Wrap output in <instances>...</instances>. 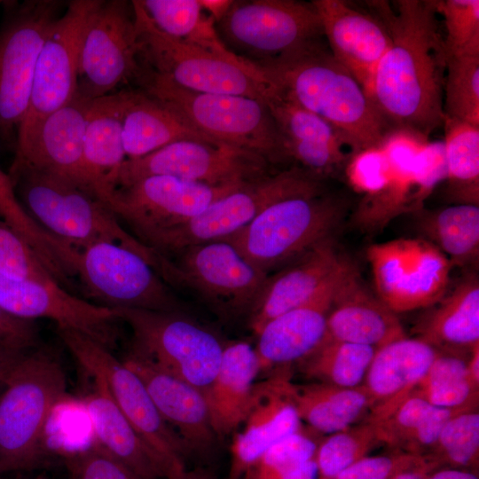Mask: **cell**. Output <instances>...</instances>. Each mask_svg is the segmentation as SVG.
<instances>
[{
	"mask_svg": "<svg viewBox=\"0 0 479 479\" xmlns=\"http://www.w3.org/2000/svg\"><path fill=\"white\" fill-rule=\"evenodd\" d=\"M365 3L391 39L368 97L390 130H407L428 138L444 120L447 57L436 0Z\"/></svg>",
	"mask_w": 479,
	"mask_h": 479,
	"instance_id": "cell-1",
	"label": "cell"
},
{
	"mask_svg": "<svg viewBox=\"0 0 479 479\" xmlns=\"http://www.w3.org/2000/svg\"><path fill=\"white\" fill-rule=\"evenodd\" d=\"M262 73L281 93L333 126L351 153L379 145L390 130L361 84L324 42Z\"/></svg>",
	"mask_w": 479,
	"mask_h": 479,
	"instance_id": "cell-2",
	"label": "cell"
},
{
	"mask_svg": "<svg viewBox=\"0 0 479 479\" xmlns=\"http://www.w3.org/2000/svg\"><path fill=\"white\" fill-rule=\"evenodd\" d=\"M323 178L266 207L247 225L223 240L268 275L334 237L344 203Z\"/></svg>",
	"mask_w": 479,
	"mask_h": 479,
	"instance_id": "cell-3",
	"label": "cell"
},
{
	"mask_svg": "<svg viewBox=\"0 0 479 479\" xmlns=\"http://www.w3.org/2000/svg\"><path fill=\"white\" fill-rule=\"evenodd\" d=\"M139 65L133 82L140 90L169 105L200 133L217 143L255 153L269 163L287 160L279 130L265 102L186 90Z\"/></svg>",
	"mask_w": 479,
	"mask_h": 479,
	"instance_id": "cell-4",
	"label": "cell"
},
{
	"mask_svg": "<svg viewBox=\"0 0 479 479\" xmlns=\"http://www.w3.org/2000/svg\"><path fill=\"white\" fill-rule=\"evenodd\" d=\"M0 395V470L39 467L46 459L44 431L63 398L67 377L60 362L44 350L27 351Z\"/></svg>",
	"mask_w": 479,
	"mask_h": 479,
	"instance_id": "cell-5",
	"label": "cell"
},
{
	"mask_svg": "<svg viewBox=\"0 0 479 479\" xmlns=\"http://www.w3.org/2000/svg\"><path fill=\"white\" fill-rule=\"evenodd\" d=\"M7 174L29 216L65 244L79 249L98 241L116 242L147 256L148 247L122 227L107 204L72 180L28 168Z\"/></svg>",
	"mask_w": 479,
	"mask_h": 479,
	"instance_id": "cell-6",
	"label": "cell"
},
{
	"mask_svg": "<svg viewBox=\"0 0 479 479\" xmlns=\"http://www.w3.org/2000/svg\"><path fill=\"white\" fill-rule=\"evenodd\" d=\"M216 26L227 50L260 72L325 39L311 2L233 1Z\"/></svg>",
	"mask_w": 479,
	"mask_h": 479,
	"instance_id": "cell-7",
	"label": "cell"
},
{
	"mask_svg": "<svg viewBox=\"0 0 479 479\" xmlns=\"http://www.w3.org/2000/svg\"><path fill=\"white\" fill-rule=\"evenodd\" d=\"M139 63L186 90L246 96L266 103L274 90L265 75L240 59L225 58L159 31L131 1Z\"/></svg>",
	"mask_w": 479,
	"mask_h": 479,
	"instance_id": "cell-8",
	"label": "cell"
},
{
	"mask_svg": "<svg viewBox=\"0 0 479 479\" xmlns=\"http://www.w3.org/2000/svg\"><path fill=\"white\" fill-rule=\"evenodd\" d=\"M153 252L152 266L169 287L193 294L224 318L248 316L269 277L225 240L188 247L170 256Z\"/></svg>",
	"mask_w": 479,
	"mask_h": 479,
	"instance_id": "cell-9",
	"label": "cell"
},
{
	"mask_svg": "<svg viewBox=\"0 0 479 479\" xmlns=\"http://www.w3.org/2000/svg\"><path fill=\"white\" fill-rule=\"evenodd\" d=\"M114 310L132 331L130 353L205 396L217 373L225 343L185 312Z\"/></svg>",
	"mask_w": 479,
	"mask_h": 479,
	"instance_id": "cell-10",
	"label": "cell"
},
{
	"mask_svg": "<svg viewBox=\"0 0 479 479\" xmlns=\"http://www.w3.org/2000/svg\"><path fill=\"white\" fill-rule=\"evenodd\" d=\"M392 166L386 186L368 198H360L353 214L354 224L364 232L376 233L393 219L415 214L446 178L443 141L407 130L389 131L379 145Z\"/></svg>",
	"mask_w": 479,
	"mask_h": 479,
	"instance_id": "cell-11",
	"label": "cell"
},
{
	"mask_svg": "<svg viewBox=\"0 0 479 479\" xmlns=\"http://www.w3.org/2000/svg\"><path fill=\"white\" fill-rule=\"evenodd\" d=\"M0 24V140L15 147L27 113L36 61L51 28L62 15L64 2H3Z\"/></svg>",
	"mask_w": 479,
	"mask_h": 479,
	"instance_id": "cell-12",
	"label": "cell"
},
{
	"mask_svg": "<svg viewBox=\"0 0 479 479\" xmlns=\"http://www.w3.org/2000/svg\"><path fill=\"white\" fill-rule=\"evenodd\" d=\"M71 267L96 304L185 312L182 302L151 263L122 244L98 241L76 249Z\"/></svg>",
	"mask_w": 479,
	"mask_h": 479,
	"instance_id": "cell-13",
	"label": "cell"
},
{
	"mask_svg": "<svg viewBox=\"0 0 479 479\" xmlns=\"http://www.w3.org/2000/svg\"><path fill=\"white\" fill-rule=\"evenodd\" d=\"M59 335L72 356L92 378L104 382L111 397L142 440L173 469H187V452L178 436L165 422L142 380L108 348L68 328Z\"/></svg>",
	"mask_w": 479,
	"mask_h": 479,
	"instance_id": "cell-14",
	"label": "cell"
},
{
	"mask_svg": "<svg viewBox=\"0 0 479 479\" xmlns=\"http://www.w3.org/2000/svg\"><path fill=\"white\" fill-rule=\"evenodd\" d=\"M319 178L301 167L268 174L220 197L204 210L152 239L146 247L163 256L223 240L247 225L266 207Z\"/></svg>",
	"mask_w": 479,
	"mask_h": 479,
	"instance_id": "cell-15",
	"label": "cell"
},
{
	"mask_svg": "<svg viewBox=\"0 0 479 479\" xmlns=\"http://www.w3.org/2000/svg\"><path fill=\"white\" fill-rule=\"evenodd\" d=\"M366 257L375 294L396 314L431 307L446 294L452 265L422 237L372 244Z\"/></svg>",
	"mask_w": 479,
	"mask_h": 479,
	"instance_id": "cell-16",
	"label": "cell"
},
{
	"mask_svg": "<svg viewBox=\"0 0 479 479\" xmlns=\"http://www.w3.org/2000/svg\"><path fill=\"white\" fill-rule=\"evenodd\" d=\"M242 185L213 186L170 176H150L116 187L105 202L133 237L145 245Z\"/></svg>",
	"mask_w": 479,
	"mask_h": 479,
	"instance_id": "cell-17",
	"label": "cell"
},
{
	"mask_svg": "<svg viewBox=\"0 0 479 479\" xmlns=\"http://www.w3.org/2000/svg\"><path fill=\"white\" fill-rule=\"evenodd\" d=\"M268 166L264 158L240 148L180 140L143 157L126 159L115 175L114 189L150 176L213 186L245 185L268 175Z\"/></svg>",
	"mask_w": 479,
	"mask_h": 479,
	"instance_id": "cell-18",
	"label": "cell"
},
{
	"mask_svg": "<svg viewBox=\"0 0 479 479\" xmlns=\"http://www.w3.org/2000/svg\"><path fill=\"white\" fill-rule=\"evenodd\" d=\"M139 70L135 13L131 2L101 0L83 34L76 94L89 99L108 95Z\"/></svg>",
	"mask_w": 479,
	"mask_h": 479,
	"instance_id": "cell-19",
	"label": "cell"
},
{
	"mask_svg": "<svg viewBox=\"0 0 479 479\" xmlns=\"http://www.w3.org/2000/svg\"><path fill=\"white\" fill-rule=\"evenodd\" d=\"M100 1L68 2L51 28L38 55L28 107L18 129L16 142L75 96L83 34Z\"/></svg>",
	"mask_w": 479,
	"mask_h": 479,
	"instance_id": "cell-20",
	"label": "cell"
},
{
	"mask_svg": "<svg viewBox=\"0 0 479 479\" xmlns=\"http://www.w3.org/2000/svg\"><path fill=\"white\" fill-rule=\"evenodd\" d=\"M0 308L27 320L48 318L59 328L82 333L111 349L119 320L114 309L68 293L55 281L17 279L0 273Z\"/></svg>",
	"mask_w": 479,
	"mask_h": 479,
	"instance_id": "cell-21",
	"label": "cell"
},
{
	"mask_svg": "<svg viewBox=\"0 0 479 479\" xmlns=\"http://www.w3.org/2000/svg\"><path fill=\"white\" fill-rule=\"evenodd\" d=\"M122 361L142 380L162 419L181 439L188 460L209 467L218 437L204 394L130 352Z\"/></svg>",
	"mask_w": 479,
	"mask_h": 479,
	"instance_id": "cell-22",
	"label": "cell"
},
{
	"mask_svg": "<svg viewBox=\"0 0 479 479\" xmlns=\"http://www.w3.org/2000/svg\"><path fill=\"white\" fill-rule=\"evenodd\" d=\"M92 100L75 94L67 104L43 119L27 136L16 142L9 169L45 171L84 188L83 143Z\"/></svg>",
	"mask_w": 479,
	"mask_h": 479,
	"instance_id": "cell-23",
	"label": "cell"
},
{
	"mask_svg": "<svg viewBox=\"0 0 479 479\" xmlns=\"http://www.w3.org/2000/svg\"><path fill=\"white\" fill-rule=\"evenodd\" d=\"M290 381L289 371L281 370L255 383L240 429L231 444L228 479H240L267 449L302 428L289 396Z\"/></svg>",
	"mask_w": 479,
	"mask_h": 479,
	"instance_id": "cell-24",
	"label": "cell"
},
{
	"mask_svg": "<svg viewBox=\"0 0 479 479\" xmlns=\"http://www.w3.org/2000/svg\"><path fill=\"white\" fill-rule=\"evenodd\" d=\"M324 38L333 57L361 84L366 94L391 39L373 13L344 0H313Z\"/></svg>",
	"mask_w": 479,
	"mask_h": 479,
	"instance_id": "cell-25",
	"label": "cell"
},
{
	"mask_svg": "<svg viewBox=\"0 0 479 479\" xmlns=\"http://www.w3.org/2000/svg\"><path fill=\"white\" fill-rule=\"evenodd\" d=\"M406 336L396 313L369 288L347 260L326 318V338L378 349Z\"/></svg>",
	"mask_w": 479,
	"mask_h": 479,
	"instance_id": "cell-26",
	"label": "cell"
},
{
	"mask_svg": "<svg viewBox=\"0 0 479 479\" xmlns=\"http://www.w3.org/2000/svg\"><path fill=\"white\" fill-rule=\"evenodd\" d=\"M347 259L332 237L269 275L248 315L253 334L256 335L275 317L310 301L339 275Z\"/></svg>",
	"mask_w": 479,
	"mask_h": 479,
	"instance_id": "cell-27",
	"label": "cell"
},
{
	"mask_svg": "<svg viewBox=\"0 0 479 479\" xmlns=\"http://www.w3.org/2000/svg\"><path fill=\"white\" fill-rule=\"evenodd\" d=\"M341 272L310 301L275 317L262 327L255 347L260 373L288 370L324 342L326 318Z\"/></svg>",
	"mask_w": 479,
	"mask_h": 479,
	"instance_id": "cell-28",
	"label": "cell"
},
{
	"mask_svg": "<svg viewBox=\"0 0 479 479\" xmlns=\"http://www.w3.org/2000/svg\"><path fill=\"white\" fill-rule=\"evenodd\" d=\"M439 349L422 339L407 336L378 348L363 385L373 400L367 420H378L400 404L419 385Z\"/></svg>",
	"mask_w": 479,
	"mask_h": 479,
	"instance_id": "cell-29",
	"label": "cell"
},
{
	"mask_svg": "<svg viewBox=\"0 0 479 479\" xmlns=\"http://www.w3.org/2000/svg\"><path fill=\"white\" fill-rule=\"evenodd\" d=\"M83 403L98 444L145 479H177L179 474L139 436L111 397L106 385L93 379Z\"/></svg>",
	"mask_w": 479,
	"mask_h": 479,
	"instance_id": "cell-30",
	"label": "cell"
},
{
	"mask_svg": "<svg viewBox=\"0 0 479 479\" xmlns=\"http://www.w3.org/2000/svg\"><path fill=\"white\" fill-rule=\"evenodd\" d=\"M128 90L92 100L83 143L84 188L105 202L114 188V177L126 160L122 117Z\"/></svg>",
	"mask_w": 479,
	"mask_h": 479,
	"instance_id": "cell-31",
	"label": "cell"
},
{
	"mask_svg": "<svg viewBox=\"0 0 479 479\" xmlns=\"http://www.w3.org/2000/svg\"><path fill=\"white\" fill-rule=\"evenodd\" d=\"M259 373L255 347L242 341L224 344L217 373L205 394L218 439L239 428Z\"/></svg>",
	"mask_w": 479,
	"mask_h": 479,
	"instance_id": "cell-32",
	"label": "cell"
},
{
	"mask_svg": "<svg viewBox=\"0 0 479 479\" xmlns=\"http://www.w3.org/2000/svg\"><path fill=\"white\" fill-rule=\"evenodd\" d=\"M122 135L126 159L143 157L180 140L224 145L192 128L169 105L142 90H128Z\"/></svg>",
	"mask_w": 479,
	"mask_h": 479,
	"instance_id": "cell-33",
	"label": "cell"
},
{
	"mask_svg": "<svg viewBox=\"0 0 479 479\" xmlns=\"http://www.w3.org/2000/svg\"><path fill=\"white\" fill-rule=\"evenodd\" d=\"M417 326L419 338L440 350L470 351L479 344V280L465 276Z\"/></svg>",
	"mask_w": 479,
	"mask_h": 479,
	"instance_id": "cell-34",
	"label": "cell"
},
{
	"mask_svg": "<svg viewBox=\"0 0 479 479\" xmlns=\"http://www.w3.org/2000/svg\"><path fill=\"white\" fill-rule=\"evenodd\" d=\"M299 417L310 428L331 435L347 428L369 412L373 400L364 385L339 387L323 382L288 385Z\"/></svg>",
	"mask_w": 479,
	"mask_h": 479,
	"instance_id": "cell-35",
	"label": "cell"
},
{
	"mask_svg": "<svg viewBox=\"0 0 479 479\" xmlns=\"http://www.w3.org/2000/svg\"><path fill=\"white\" fill-rule=\"evenodd\" d=\"M464 409L436 407L412 392L389 413L368 421L373 424L381 444L425 457L446 421Z\"/></svg>",
	"mask_w": 479,
	"mask_h": 479,
	"instance_id": "cell-36",
	"label": "cell"
},
{
	"mask_svg": "<svg viewBox=\"0 0 479 479\" xmlns=\"http://www.w3.org/2000/svg\"><path fill=\"white\" fill-rule=\"evenodd\" d=\"M414 215L421 237L436 246L452 267L477 261L479 205L455 204L436 210L422 208Z\"/></svg>",
	"mask_w": 479,
	"mask_h": 479,
	"instance_id": "cell-37",
	"label": "cell"
},
{
	"mask_svg": "<svg viewBox=\"0 0 479 479\" xmlns=\"http://www.w3.org/2000/svg\"><path fill=\"white\" fill-rule=\"evenodd\" d=\"M447 195L456 204L479 205V127L444 117Z\"/></svg>",
	"mask_w": 479,
	"mask_h": 479,
	"instance_id": "cell-38",
	"label": "cell"
},
{
	"mask_svg": "<svg viewBox=\"0 0 479 479\" xmlns=\"http://www.w3.org/2000/svg\"><path fill=\"white\" fill-rule=\"evenodd\" d=\"M461 352L440 350L412 393L445 409L477 407L479 387L468 373Z\"/></svg>",
	"mask_w": 479,
	"mask_h": 479,
	"instance_id": "cell-39",
	"label": "cell"
},
{
	"mask_svg": "<svg viewBox=\"0 0 479 479\" xmlns=\"http://www.w3.org/2000/svg\"><path fill=\"white\" fill-rule=\"evenodd\" d=\"M0 217L22 236L60 285L67 284L66 262L71 247L46 232L29 216L18 200L9 175L1 168Z\"/></svg>",
	"mask_w": 479,
	"mask_h": 479,
	"instance_id": "cell-40",
	"label": "cell"
},
{
	"mask_svg": "<svg viewBox=\"0 0 479 479\" xmlns=\"http://www.w3.org/2000/svg\"><path fill=\"white\" fill-rule=\"evenodd\" d=\"M376 349L326 338L299 364L309 379L339 387L363 385Z\"/></svg>",
	"mask_w": 479,
	"mask_h": 479,
	"instance_id": "cell-41",
	"label": "cell"
},
{
	"mask_svg": "<svg viewBox=\"0 0 479 479\" xmlns=\"http://www.w3.org/2000/svg\"><path fill=\"white\" fill-rule=\"evenodd\" d=\"M266 104L278 126L285 149L294 145L349 148L333 126L287 98L275 86Z\"/></svg>",
	"mask_w": 479,
	"mask_h": 479,
	"instance_id": "cell-42",
	"label": "cell"
},
{
	"mask_svg": "<svg viewBox=\"0 0 479 479\" xmlns=\"http://www.w3.org/2000/svg\"><path fill=\"white\" fill-rule=\"evenodd\" d=\"M314 441L295 432L267 449L240 479H318Z\"/></svg>",
	"mask_w": 479,
	"mask_h": 479,
	"instance_id": "cell-43",
	"label": "cell"
},
{
	"mask_svg": "<svg viewBox=\"0 0 479 479\" xmlns=\"http://www.w3.org/2000/svg\"><path fill=\"white\" fill-rule=\"evenodd\" d=\"M479 456V412L477 407L452 416L425 456L436 467L441 464L469 469L477 467Z\"/></svg>",
	"mask_w": 479,
	"mask_h": 479,
	"instance_id": "cell-44",
	"label": "cell"
},
{
	"mask_svg": "<svg viewBox=\"0 0 479 479\" xmlns=\"http://www.w3.org/2000/svg\"><path fill=\"white\" fill-rule=\"evenodd\" d=\"M380 444L373 424L366 420L328 435L318 443L315 453L318 479L334 478Z\"/></svg>",
	"mask_w": 479,
	"mask_h": 479,
	"instance_id": "cell-45",
	"label": "cell"
},
{
	"mask_svg": "<svg viewBox=\"0 0 479 479\" xmlns=\"http://www.w3.org/2000/svg\"><path fill=\"white\" fill-rule=\"evenodd\" d=\"M444 113L479 127V55L447 58Z\"/></svg>",
	"mask_w": 479,
	"mask_h": 479,
	"instance_id": "cell-46",
	"label": "cell"
},
{
	"mask_svg": "<svg viewBox=\"0 0 479 479\" xmlns=\"http://www.w3.org/2000/svg\"><path fill=\"white\" fill-rule=\"evenodd\" d=\"M446 57L479 55V0H436Z\"/></svg>",
	"mask_w": 479,
	"mask_h": 479,
	"instance_id": "cell-47",
	"label": "cell"
},
{
	"mask_svg": "<svg viewBox=\"0 0 479 479\" xmlns=\"http://www.w3.org/2000/svg\"><path fill=\"white\" fill-rule=\"evenodd\" d=\"M151 23L161 33L189 43L205 12L199 0H137Z\"/></svg>",
	"mask_w": 479,
	"mask_h": 479,
	"instance_id": "cell-48",
	"label": "cell"
},
{
	"mask_svg": "<svg viewBox=\"0 0 479 479\" xmlns=\"http://www.w3.org/2000/svg\"><path fill=\"white\" fill-rule=\"evenodd\" d=\"M0 273L17 279L58 283L29 244L1 217Z\"/></svg>",
	"mask_w": 479,
	"mask_h": 479,
	"instance_id": "cell-49",
	"label": "cell"
},
{
	"mask_svg": "<svg viewBox=\"0 0 479 479\" xmlns=\"http://www.w3.org/2000/svg\"><path fill=\"white\" fill-rule=\"evenodd\" d=\"M343 169L348 185L361 198L381 192L392 174V166L380 145L351 153Z\"/></svg>",
	"mask_w": 479,
	"mask_h": 479,
	"instance_id": "cell-50",
	"label": "cell"
},
{
	"mask_svg": "<svg viewBox=\"0 0 479 479\" xmlns=\"http://www.w3.org/2000/svg\"><path fill=\"white\" fill-rule=\"evenodd\" d=\"M69 479H145L110 455L98 444L68 454Z\"/></svg>",
	"mask_w": 479,
	"mask_h": 479,
	"instance_id": "cell-51",
	"label": "cell"
},
{
	"mask_svg": "<svg viewBox=\"0 0 479 479\" xmlns=\"http://www.w3.org/2000/svg\"><path fill=\"white\" fill-rule=\"evenodd\" d=\"M399 452L389 455L365 456L332 479H389L396 472L420 459Z\"/></svg>",
	"mask_w": 479,
	"mask_h": 479,
	"instance_id": "cell-52",
	"label": "cell"
},
{
	"mask_svg": "<svg viewBox=\"0 0 479 479\" xmlns=\"http://www.w3.org/2000/svg\"><path fill=\"white\" fill-rule=\"evenodd\" d=\"M39 342L38 328L34 320L13 317L0 308V345L27 351Z\"/></svg>",
	"mask_w": 479,
	"mask_h": 479,
	"instance_id": "cell-53",
	"label": "cell"
},
{
	"mask_svg": "<svg viewBox=\"0 0 479 479\" xmlns=\"http://www.w3.org/2000/svg\"><path fill=\"white\" fill-rule=\"evenodd\" d=\"M436 466L425 457L396 472L389 479H424Z\"/></svg>",
	"mask_w": 479,
	"mask_h": 479,
	"instance_id": "cell-54",
	"label": "cell"
},
{
	"mask_svg": "<svg viewBox=\"0 0 479 479\" xmlns=\"http://www.w3.org/2000/svg\"><path fill=\"white\" fill-rule=\"evenodd\" d=\"M27 351L7 349L0 353V387H4L15 365Z\"/></svg>",
	"mask_w": 479,
	"mask_h": 479,
	"instance_id": "cell-55",
	"label": "cell"
},
{
	"mask_svg": "<svg viewBox=\"0 0 479 479\" xmlns=\"http://www.w3.org/2000/svg\"><path fill=\"white\" fill-rule=\"evenodd\" d=\"M202 10L217 24L228 12L232 0H199Z\"/></svg>",
	"mask_w": 479,
	"mask_h": 479,
	"instance_id": "cell-56",
	"label": "cell"
},
{
	"mask_svg": "<svg viewBox=\"0 0 479 479\" xmlns=\"http://www.w3.org/2000/svg\"><path fill=\"white\" fill-rule=\"evenodd\" d=\"M424 479H479L477 475L467 469L456 467L432 470Z\"/></svg>",
	"mask_w": 479,
	"mask_h": 479,
	"instance_id": "cell-57",
	"label": "cell"
},
{
	"mask_svg": "<svg viewBox=\"0 0 479 479\" xmlns=\"http://www.w3.org/2000/svg\"><path fill=\"white\" fill-rule=\"evenodd\" d=\"M177 479H217L210 467L196 466L187 468Z\"/></svg>",
	"mask_w": 479,
	"mask_h": 479,
	"instance_id": "cell-58",
	"label": "cell"
},
{
	"mask_svg": "<svg viewBox=\"0 0 479 479\" xmlns=\"http://www.w3.org/2000/svg\"><path fill=\"white\" fill-rule=\"evenodd\" d=\"M467 369L471 380L479 387V344L474 346L468 353Z\"/></svg>",
	"mask_w": 479,
	"mask_h": 479,
	"instance_id": "cell-59",
	"label": "cell"
},
{
	"mask_svg": "<svg viewBox=\"0 0 479 479\" xmlns=\"http://www.w3.org/2000/svg\"><path fill=\"white\" fill-rule=\"evenodd\" d=\"M7 349H10V348H6V347H4V346L0 345V353H2L3 351H4Z\"/></svg>",
	"mask_w": 479,
	"mask_h": 479,
	"instance_id": "cell-60",
	"label": "cell"
},
{
	"mask_svg": "<svg viewBox=\"0 0 479 479\" xmlns=\"http://www.w3.org/2000/svg\"><path fill=\"white\" fill-rule=\"evenodd\" d=\"M34 479H45V478L41 477V476H37V477H35V478H34Z\"/></svg>",
	"mask_w": 479,
	"mask_h": 479,
	"instance_id": "cell-61",
	"label": "cell"
},
{
	"mask_svg": "<svg viewBox=\"0 0 479 479\" xmlns=\"http://www.w3.org/2000/svg\"><path fill=\"white\" fill-rule=\"evenodd\" d=\"M2 3H3V2H2V1H0V5L2 4Z\"/></svg>",
	"mask_w": 479,
	"mask_h": 479,
	"instance_id": "cell-62",
	"label": "cell"
},
{
	"mask_svg": "<svg viewBox=\"0 0 479 479\" xmlns=\"http://www.w3.org/2000/svg\"><path fill=\"white\" fill-rule=\"evenodd\" d=\"M0 475H2V472H1V470H0Z\"/></svg>",
	"mask_w": 479,
	"mask_h": 479,
	"instance_id": "cell-63",
	"label": "cell"
}]
</instances>
